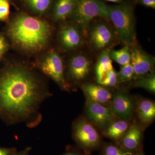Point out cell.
Returning <instances> with one entry per match:
<instances>
[{"mask_svg":"<svg viewBox=\"0 0 155 155\" xmlns=\"http://www.w3.org/2000/svg\"><path fill=\"white\" fill-rule=\"evenodd\" d=\"M49 93L31 69L14 64L0 75V113L12 124L34 127L41 118L39 108Z\"/></svg>","mask_w":155,"mask_h":155,"instance_id":"cell-1","label":"cell"},{"mask_svg":"<svg viewBox=\"0 0 155 155\" xmlns=\"http://www.w3.org/2000/svg\"><path fill=\"white\" fill-rule=\"evenodd\" d=\"M8 31L9 37L16 47L31 53L44 49L51 35V28L46 21L24 12L14 17Z\"/></svg>","mask_w":155,"mask_h":155,"instance_id":"cell-2","label":"cell"},{"mask_svg":"<svg viewBox=\"0 0 155 155\" xmlns=\"http://www.w3.org/2000/svg\"><path fill=\"white\" fill-rule=\"evenodd\" d=\"M134 0H126L116 5H105L108 19L119 41L130 47L136 44Z\"/></svg>","mask_w":155,"mask_h":155,"instance_id":"cell-3","label":"cell"},{"mask_svg":"<svg viewBox=\"0 0 155 155\" xmlns=\"http://www.w3.org/2000/svg\"><path fill=\"white\" fill-rule=\"evenodd\" d=\"M84 41L91 52L98 54L112 49L120 42L110 22L102 18H97L90 24Z\"/></svg>","mask_w":155,"mask_h":155,"instance_id":"cell-4","label":"cell"},{"mask_svg":"<svg viewBox=\"0 0 155 155\" xmlns=\"http://www.w3.org/2000/svg\"><path fill=\"white\" fill-rule=\"evenodd\" d=\"M105 5L101 0H76L70 19L72 23L81 30L84 38L89 25L95 19H108Z\"/></svg>","mask_w":155,"mask_h":155,"instance_id":"cell-5","label":"cell"},{"mask_svg":"<svg viewBox=\"0 0 155 155\" xmlns=\"http://www.w3.org/2000/svg\"><path fill=\"white\" fill-rule=\"evenodd\" d=\"M39 68L62 89L65 91L70 89V87L65 77L64 62L58 52L53 50L48 53L40 62Z\"/></svg>","mask_w":155,"mask_h":155,"instance_id":"cell-6","label":"cell"},{"mask_svg":"<svg viewBox=\"0 0 155 155\" xmlns=\"http://www.w3.org/2000/svg\"><path fill=\"white\" fill-rule=\"evenodd\" d=\"M92 65V58L87 53H78L70 57L67 64L66 76L69 86L70 83L79 84L86 80L91 72Z\"/></svg>","mask_w":155,"mask_h":155,"instance_id":"cell-7","label":"cell"},{"mask_svg":"<svg viewBox=\"0 0 155 155\" xmlns=\"http://www.w3.org/2000/svg\"><path fill=\"white\" fill-rule=\"evenodd\" d=\"M75 141L87 152L96 149L101 144L99 134L93 125L84 119L75 121L73 126Z\"/></svg>","mask_w":155,"mask_h":155,"instance_id":"cell-8","label":"cell"},{"mask_svg":"<svg viewBox=\"0 0 155 155\" xmlns=\"http://www.w3.org/2000/svg\"><path fill=\"white\" fill-rule=\"evenodd\" d=\"M130 52V64L134 71V79L149 74L153 71L155 58L135 44L129 47Z\"/></svg>","mask_w":155,"mask_h":155,"instance_id":"cell-9","label":"cell"},{"mask_svg":"<svg viewBox=\"0 0 155 155\" xmlns=\"http://www.w3.org/2000/svg\"><path fill=\"white\" fill-rule=\"evenodd\" d=\"M58 40L62 48L67 51L78 49L85 44L83 32L72 23L64 25L60 29Z\"/></svg>","mask_w":155,"mask_h":155,"instance_id":"cell-10","label":"cell"},{"mask_svg":"<svg viewBox=\"0 0 155 155\" xmlns=\"http://www.w3.org/2000/svg\"><path fill=\"white\" fill-rule=\"evenodd\" d=\"M134 108L133 100L125 91L119 90L113 94L110 110L114 116L127 120L132 116Z\"/></svg>","mask_w":155,"mask_h":155,"instance_id":"cell-11","label":"cell"},{"mask_svg":"<svg viewBox=\"0 0 155 155\" xmlns=\"http://www.w3.org/2000/svg\"><path fill=\"white\" fill-rule=\"evenodd\" d=\"M86 112L89 119L101 129L111 123L114 116L110 108L88 100L87 101Z\"/></svg>","mask_w":155,"mask_h":155,"instance_id":"cell-12","label":"cell"},{"mask_svg":"<svg viewBox=\"0 0 155 155\" xmlns=\"http://www.w3.org/2000/svg\"><path fill=\"white\" fill-rule=\"evenodd\" d=\"M81 88L87 100L105 105L112 99L113 94L104 86L93 83H84Z\"/></svg>","mask_w":155,"mask_h":155,"instance_id":"cell-13","label":"cell"},{"mask_svg":"<svg viewBox=\"0 0 155 155\" xmlns=\"http://www.w3.org/2000/svg\"><path fill=\"white\" fill-rule=\"evenodd\" d=\"M142 133L140 126L134 124L127 129L119 141V146L128 151L133 153L140 150Z\"/></svg>","mask_w":155,"mask_h":155,"instance_id":"cell-14","label":"cell"},{"mask_svg":"<svg viewBox=\"0 0 155 155\" xmlns=\"http://www.w3.org/2000/svg\"><path fill=\"white\" fill-rule=\"evenodd\" d=\"M76 0H54L52 6L53 19L57 22H64L70 19L75 8Z\"/></svg>","mask_w":155,"mask_h":155,"instance_id":"cell-15","label":"cell"},{"mask_svg":"<svg viewBox=\"0 0 155 155\" xmlns=\"http://www.w3.org/2000/svg\"><path fill=\"white\" fill-rule=\"evenodd\" d=\"M110 51V50H106L99 54L95 67V72L97 83L107 72L114 69L112 60L109 54Z\"/></svg>","mask_w":155,"mask_h":155,"instance_id":"cell-16","label":"cell"},{"mask_svg":"<svg viewBox=\"0 0 155 155\" xmlns=\"http://www.w3.org/2000/svg\"><path fill=\"white\" fill-rule=\"evenodd\" d=\"M129 127V123L126 120L121 119L110 123L106 127L105 134L113 140L119 141Z\"/></svg>","mask_w":155,"mask_h":155,"instance_id":"cell-17","label":"cell"},{"mask_svg":"<svg viewBox=\"0 0 155 155\" xmlns=\"http://www.w3.org/2000/svg\"><path fill=\"white\" fill-rule=\"evenodd\" d=\"M137 114L142 122L145 124L152 122L155 117V104L150 100H141L138 103Z\"/></svg>","mask_w":155,"mask_h":155,"instance_id":"cell-18","label":"cell"},{"mask_svg":"<svg viewBox=\"0 0 155 155\" xmlns=\"http://www.w3.org/2000/svg\"><path fill=\"white\" fill-rule=\"evenodd\" d=\"M54 0H21L22 4L31 13L43 15L51 10Z\"/></svg>","mask_w":155,"mask_h":155,"instance_id":"cell-19","label":"cell"},{"mask_svg":"<svg viewBox=\"0 0 155 155\" xmlns=\"http://www.w3.org/2000/svg\"><path fill=\"white\" fill-rule=\"evenodd\" d=\"M110 58L119 64L121 66H124L130 63V47L124 45L119 50H110L109 52Z\"/></svg>","mask_w":155,"mask_h":155,"instance_id":"cell-20","label":"cell"},{"mask_svg":"<svg viewBox=\"0 0 155 155\" xmlns=\"http://www.w3.org/2000/svg\"><path fill=\"white\" fill-rule=\"evenodd\" d=\"M133 86L140 87L150 92L155 93V73L153 70L149 74L136 79Z\"/></svg>","mask_w":155,"mask_h":155,"instance_id":"cell-21","label":"cell"},{"mask_svg":"<svg viewBox=\"0 0 155 155\" xmlns=\"http://www.w3.org/2000/svg\"><path fill=\"white\" fill-rule=\"evenodd\" d=\"M118 73V82L123 83L134 79V71L130 63L121 66V69Z\"/></svg>","mask_w":155,"mask_h":155,"instance_id":"cell-22","label":"cell"},{"mask_svg":"<svg viewBox=\"0 0 155 155\" xmlns=\"http://www.w3.org/2000/svg\"><path fill=\"white\" fill-rule=\"evenodd\" d=\"M118 83V73L114 69L107 72L98 83L100 85L109 87H116Z\"/></svg>","mask_w":155,"mask_h":155,"instance_id":"cell-23","label":"cell"},{"mask_svg":"<svg viewBox=\"0 0 155 155\" xmlns=\"http://www.w3.org/2000/svg\"><path fill=\"white\" fill-rule=\"evenodd\" d=\"M102 155H133V153L124 149L119 146L108 143L104 146Z\"/></svg>","mask_w":155,"mask_h":155,"instance_id":"cell-24","label":"cell"},{"mask_svg":"<svg viewBox=\"0 0 155 155\" xmlns=\"http://www.w3.org/2000/svg\"><path fill=\"white\" fill-rule=\"evenodd\" d=\"M10 14V1L0 0V21H7L9 19Z\"/></svg>","mask_w":155,"mask_h":155,"instance_id":"cell-25","label":"cell"},{"mask_svg":"<svg viewBox=\"0 0 155 155\" xmlns=\"http://www.w3.org/2000/svg\"><path fill=\"white\" fill-rule=\"evenodd\" d=\"M137 5L139 4L147 8L155 9V0H134Z\"/></svg>","mask_w":155,"mask_h":155,"instance_id":"cell-26","label":"cell"},{"mask_svg":"<svg viewBox=\"0 0 155 155\" xmlns=\"http://www.w3.org/2000/svg\"><path fill=\"white\" fill-rule=\"evenodd\" d=\"M8 44L5 37L0 35V57L2 56L8 49Z\"/></svg>","mask_w":155,"mask_h":155,"instance_id":"cell-27","label":"cell"},{"mask_svg":"<svg viewBox=\"0 0 155 155\" xmlns=\"http://www.w3.org/2000/svg\"><path fill=\"white\" fill-rule=\"evenodd\" d=\"M12 153V150L0 148V155H11Z\"/></svg>","mask_w":155,"mask_h":155,"instance_id":"cell-28","label":"cell"},{"mask_svg":"<svg viewBox=\"0 0 155 155\" xmlns=\"http://www.w3.org/2000/svg\"><path fill=\"white\" fill-rule=\"evenodd\" d=\"M104 1H107V2H112L114 3H116L117 4H121L125 2L126 0H104Z\"/></svg>","mask_w":155,"mask_h":155,"instance_id":"cell-29","label":"cell"},{"mask_svg":"<svg viewBox=\"0 0 155 155\" xmlns=\"http://www.w3.org/2000/svg\"><path fill=\"white\" fill-rule=\"evenodd\" d=\"M28 152H29V149H26L25 150L18 153L16 155H28Z\"/></svg>","mask_w":155,"mask_h":155,"instance_id":"cell-30","label":"cell"},{"mask_svg":"<svg viewBox=\"0 0 155 155\" xmlns=\"http://www.w3.org/2000/svg\"><path fill=\"white\" fill-rule=\"evenodd\" d=\"M63 155H80L78 153L75 152L70 151L66 153Z\"/></svg>","mask_w":155,"mask_h":155,"instance_id":"cell-31","label":"cell"},{"mask_svg":"<svg viewBox=\"0 0 155 155\" xmlns=\"http://www.w3.org/2000/svg\"><path fill=\"white\" fill-rule=\"evenodd\" d=\"M133 155H144L143 152L141 150H139L135 152L134 153H133Z\"/></svg>","mask_w":155,"mask_h":155,"instance_id":"cell-32","label":"cell"}]
</instances>
